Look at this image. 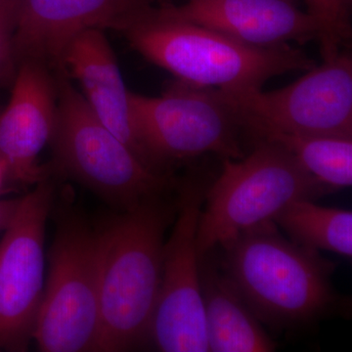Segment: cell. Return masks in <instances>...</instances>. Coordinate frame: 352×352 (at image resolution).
Masks as SVG:
<instances>
[{"label": "cell", "instance_id": "obj_4", "mask_svg": "<svg viewBox=\"0 0 352 352\" xmlns=\"http://www.w3.org/2000/svg\"><path fill=\"white\" fill-rule=\"evenodd\" d=\"M252 145L241 159L222 160L219 175L206 189L197 230L200 256L273 221L292 201L330 193L281 146Z\"/></svg>", "mask_w": 352, "mask_h": 352}, {"label": "cell", "instance_id": "obj_7", "mask_svg": "<svg viewBox=\"0 0 352 352\" xmlns=\"http://www.w3.org/2000/svg\"><path fill=\"white\" fill-rule=\"evenodd\" d=\"M99 333L98 231L69 215L51 248L32 340L44 352L96 351Z\"/></svg>", "mask_w": 352, "mask_h": 352}, {"label": "cell", "instance_id": "obj_2", "mask_svg": "<svg viewBox=\"0 0 352 352\" xmlns=\"http://www.w3.org/2000/svg\"><path fill=\"white\" fill-rule=\"evenodd\" d=\"M177 212L164 195L122 210L98 231L100 333L96 351H126L150 340L164 233Z\"/></svg>", "mask_w": 352, "mask_h": 352}, {"label": "cell", "instance_id": "obj_1", "mask_svg": "<svg viewBox=\"0 0 352 352\" xmlns=\"http://www.w3.org/2000/svg\"><path fill=\"white\" fill-rule=\"evenodd\" d=\"M214 250L252 314L273 330L309 328L351 314V298L333 287L336 263L286 239L273 221Z\"/></svg>", "mask_w": 352, "mask_h": 352}, {"label": "cell", "instance_id": "obj_9", "mask_svg": "<svg viewBox=\"0 0 352 352\" xmlns=\"http://www.w3.org/2000/svg\"><path fill=\"white\" fill-rule=\"evenodd\" d=\"M224 91L240 109L245 129L352 138V58L346 51L280 89Z\"/></svg>", "mask_w": 352, "mask_h": 352}, {"label": "cell", "instance_id": "obj_16", "mask_svg": "<svg viewBox=\"0 0 352 352\" xmlns=\"http://www.w3.org/2000/svg\"><path fill=\"white\" fill-rule=\"evenodd\" d=\"M252 144L266 140L283 147L330 193L352 184V138L305 135L263 126L245 127Z\"/></svg>", "mask_w": 352, "mask_h": 352}, {"label": "cell", "instance_id": "obj_3", "mask_svg": "<svg viewBox=\"0 0 352 352\" xmlns=\"http://www.w3.org/2000/svg\"><path fill=\"white\" fill-rule=\"evenodd\" d=\"M122 32L134 50L176 80L227 91L263 89L270 78L315 66L291 44L248 45L208 28L164 17L156 8Z\"/></svg>", "mask_w": 352, "mask_h": 352}, {"label": "cell", "instance_id": "obj_10", "mask_svg": "<svg viewBox=\"0 0 352 352\" xmlns=\"http://www.w3.org/2000/svg\"><path fill=\"white\" fill-rule=\"evenodd\" d=\"M53 200L46 179L21 198L0 241V351H25L43 293L45 226Z\"/></svg>", "mask_w": 352, "mask_h": 352}, {"label": "cell", "instance_id": "obj_20", "mask_svg": "<svg viewBox=\"0 0 352 352\" xmlns=\"http://www.w3.org/2000/svg\"><path fill=\"white\" fill-rule=\"evenodd\" d=\"M20 201L21 199L0 201V231L6 230L12 221L19 208Z\"/></svg>", "mask_w": 352, "mask_h": 352}, {"label": "cell", "instance_id": "obj_17", "mask_svg": "<svg viewBox=\"0 0 352 352\" xmlns=\"http://www.w3.org/2000/svg\"><path fill=\"white\" fill-rule=\"evenodd\" d=\"M273 221L302 247L352 256L351 210L321 207L302 199L289 203Z\"/></svg>", "mask_w": 352, "mask_h": 352}, {"label": "cell", "instance_id": "obj_11", "mask_svg": "<svg viewBox=\"0 0 352 352\" xmlns=\"http://www.w3.org/2000/svg\"><path fill=\"white\" fill-rule=\"evenodd\" d=\"M56 108V82L46 64L21 61L10 100L0 113V161L7 180L32 185L45 179L38 156L52 139Z\"/></svg>", "mask_w": 352, "mask_h": 352}, {"label": "cell", "instance_id": "obj_8", "mask_svg": "<svg viewBox=\"0 0 352 352\" xmlns=\"http://www.w3.org/2000/svg\"><path fill=\"white\" fill-rule=\"evenodd\" d=\"M207 187L189 180L178 189L173 231L164 245L161 286L150 340L164 352H210L201 298L197 230Z\"/></svg>", "mask_w": 352, "mask_h": 352}, {"label": "cell", "instance_id": "obj_15", "mask_svg": "<svg viewBox=\"0 0 352 352\" xmlns=\"http://www.w3.org/2000/svg\"><path fill=\"white\" fill-rule=\"evenodd\" d=\"M206 335L212 352H272L277 344L222 270L214 250L200 256Z\"/></svg>", "mask_w": 352, "mask_h": 352}, {"label": "cell", "instance_id": "obj_6", "mask_svg": "<svg viewBox=\"0 0 352 352\" xmlns=\"http://www.w3.org/2000/svg\"><path fill=\"white\" fill-rule=\"evenodd\" d=\"M56 122L51 141L58 166L122 210L164 195L176 186L170 175L143 163L88 107L65 76L56 82Z\"/></svg>", "mask_w": 352, "mask_h": 352}, {"label": "cell", "instance_id": "obj_18", "mask_svg": "<svg viewBox=\"0 0 352 352\" xmlns=\"http://www.w3.org/2000/svg\"><path fill=\"white\" fill-rule=\"evenodd\" d=\"M307 12L319 29L322 58L328 59L342 52L351 43L352 0H303Z\"/></svg>", "mask_w": 352, "mask_h": 352}, {"label": "cell", "instance_id": "obj_13", "mask_svg": "<svg viewBox=\"0 0 352 352\" xmlns=\"http://www.w3.org/2000/svg\"><path fill=\"white\" fill-rule=\"evenodd\" d=\"M156 10L164 17L201 25L258 47L305 44L319 36L314 18L295 0H186Z\"/></svg>", "mask_w": 352, "mask_h": 352}, {"label": "cell", "instance_id": "obj_19", "mask_svg": "<svg viewBox=\"0 0 352 352\" xmlns=\"http://www.w3.org/2000/svg\"><path fill=\"white\" fill-rule=\"evenodd\" d=\"M23 0H0V87L12 85L18 64L14 38Z\"/></svg>", "mask_w": 352, "mask_h": 352}, {"label": "cell", "instance_id": "obj_21", "mask_svg": "<svg viewBox=\"0 0 352 352\" xmlns=\"http://www.w3.org/2000/svg\"><path fill=\"white\" fill-rule=\"evenodd\" d=\"M7 180L6 168H4L3 164L0 161V191H1L2 187H3L4 182Z\"/></svg>", "mask_w": 352, "mask_h": 352}, {"label": "cell", "instance_id": "obj_5", "mask_svg": "<svg viewBox=\"0 0 352 352\" xmlns=\"http://www.w3.org/2000/svg\"><path fill=\"white\" fill-rule=\"evenodd\" d=\"M134 122L150 161L157 171L168 163L214 154L245 156L248 139L242 113L219 88L176 80L161 96L131 92Z\"/></svg>", "mask_w": 352, "mask_h": 352}, {"label": "cell", "instance_id": "obj_14", "mask_svg": "<svg viewBox=\"0 0 352 352\" xmlns=\"http://www.w3.org/2000/svg\"><path fill=\"white\" fill-rule=\"evenodd\" d=\"M59 66L82 87L88 107L145 164L153 166L134 122L131 91L127 90L112 48L102 30H87L72 39ZM159 173V171H157Z\"/></svg>", "mask_w": 352, "mask_h": 352}, {"label": "cell", "instance_id": "obj_12", "mask_svg": "<svg viewBox=\"0 0 352 352\" xmlns=\"http://www.w3.org/2000/svg\"><path fill=\"white\" fill-rule=\"evenodd\" d=\"M153 9V0H23L14 38L18 64L32 59L59 65L67 44L80 32H122Z\"/></svg>", "mask_w": 352, "mask_h": 352}]
</instances>
